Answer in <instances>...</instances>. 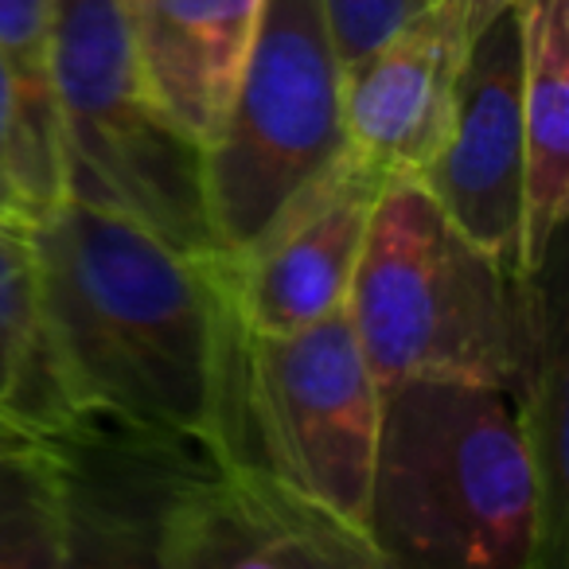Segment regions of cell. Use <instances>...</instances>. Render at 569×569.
I'll list each match as a JSON object with an SVG mask.
<instances>
[{
  "label": "cell",
  "instance_id": "11",
  "mask_svg": "<svg viewBox=\"0 0 569 569\" xmlns=\"http://www.w3.org/2000/svg\"><path fill=\"white\" fill-rule=\"evenodd\" d=\"M157 106L207 149L234 98L261 0H118Z\"/></svg>",
  "mask_w": 569,
  "mask_h": 569
},
{
  "label": "cell",
  "instance_id": "2",
  "mask_svg": "<svg viewBox=\"0 0 569 569\" xmlns=\"http://www.w3.org/2000/svg\"><path fill=\"white\" fill-rule=\"evenodd\" d=\"M367 538L382 566H542L558 530L519 390L437 375L382 387Z\"/></svg>",
  "mask_w": 569,
  "mask_h": 569
},
{
  "label": "cell",
  "instance_id": "3",
  "mask_svg": "<svg viewBox=\"0 0 569 569\" xmlns=\"http://www.w3.org/2000/svg\"><path fill=\"white\" fill-rule=\"evenodd\" d=\"M527 284L460 234L418 176H398L371 207L343 309L379 390L426 375L522 390L538 332Z\"/></svg>",
  "mask_w": 569,
  "mask_h": 569
},
{
  "label": "cell",
  "instance_id": "9",
  "mask_svg": "<svg viewBox=\"0 0 569 569\" xmlns=\"http://www.w3.org/2000/svg\"><path fill=\"white\" fill-rule=\"evenodd\" d=\"M483 253L519 269L522 219V20L519 4L472 32L445 149L418 176Z\"/></svg>",
  "mask_w": 569,
  "mask_h": 569
},
{
  "label": "cell",
  "instance_id": "15",
  "mask_svg": "<svg viewBox=\"0 0 569 569\" xmlns=\"http://www.w3.org/2000/svg\"><path fill=\"white\" fill-rule=\"evenodd\" d=\"M433 0H325L328 28H332L336 51L343 71L367 59L398 24L421 12Z\"/></svg>",
  "mask_w": 569,
  "mask_h": 569
},
{
  "label": "cell",
  "instance_id": "7",
  "mask_svg": "<svg viewBox=\"0 0 569 569\" xmlns=\"http://www.w3.org/2000/svg\"><path fill=\"white\" fill-rule=\"evenodd\" d=\"M382 183L343 149L242 250L219 258L222 293L242 332L289 336L343 309Z\"/></svg>",
  "mask_w": 569,
  "mask_h": 569
},
{
  "label": "cell",
  "instance_id": "13",
  "mask_svg": "<svg viewBox=\"0 0 569 569\" xmlns=\"http://www.w3.org/2000/svg\"><path fill=\"white\" fill-rule=\"evenodd\" d=\"M0 71L12 98L17 214L43 219L67 199L56 87V0H0Z\"/></svg>",
  "mask_w": 569,
  "mask_h": 569
},
{
  "label": "cell",
  "instance_id": "5",
  "mask_svg": "<svg viewBox=\"0 0 569 569\" xmlns=\"http://www.w3.org/2000/svg\"><path fill=\"white\" fill-rule=\"evenodd\" d=\"M340 152L343 63L325 0H261L234 98L203 149L207 219L222 258Z\"/></svg>",
  "mask_w": 569,
  "mask_h": 569
},
{
  "label": "cell",
  "instance_id": "10",
  "mask_svg": "<svg viewBox=\"0 0 569 569\" xmlns=\"http://www.w3.org/2000/svg\"><path fill=\"white\" fill-rule=\"evenodd\" d=\"M476 28L433 0L343 71V149L382 180L421 176L445 149L457 79Z\"/></svg>",
  "mask_w": 569,
  "mask_h": 569
},
{
  "label": "cell",
  "instance_id": "12",
  "mask_svg": "<svg viewBox=\"0 0 569 569\" xmlns=\"http://www.w3.org/2000/svg\"><path fill=\"white\" fill-rule=\"evenodd\" d=\"M522 219L519 273L550 261L569 207V0H522Z\"/></svg>",
  "mask_w": 569,
  "mask_h": 569
},
{
  "label": "cell",
  "instance_id": "17",
  "mask_svg": "<svg viewBox=\"0 0 569 569\" xmlns=\"http://www.w3.org/2000/svg\"><path fill=\"white\" fill-rule=\"evenodd\" d=\"M452 4L465 12L468 24L480 28L483 20H491L496 12H503V9H515V4H522V0H452Z\"/></svg>",
  "mask_w": 569,
  "mask_h": 569
},
{
  "label": "cell",
  "instance_id": "16",
  "mask_svg": "<svg viewBox=\"0 0 569 569\" xmlns=\"http://www.w3.org/2000/svg\"><path fill=\"white\" fill-rule=\"evenodd\" d=\"M0 214H17V188H12V98L4 71H0Z\"/></svg>",
  "mask_w": 569,
  "mask_h": 569
},
{
  "label": "cell",
  "instance_id": "6",
  "mask_svg": "<svg viewBox=\"0 0 569 569\" xmlns=\"http://www.w3.org/2000/svg\"><path fill=\"white\" fill-rule=\"evenodd\" d=\"M238 426L246 457L367 538L379 382L348 309L289 336H238Z\"/></svg>",
  "mask_w": 569,
  "mask_h": 569
},
{
  "label": "cell",
  "instance_id": "14",
  "mask_svg": "<svg viewBox=\"0 0 569 569\" xmlns=\"http://www.w3.org/2000/svg\"><path fill=\"white\" fill-rule=\"evenodd\" d=\"M71 426L43 356L32 222L0 214V457L51 449Z\"/></svg>",
  "mask_w": 569,
  "mask_h": 569
},
{
  "label": "cell",
  "instance_id": "1",
  "mask_svg": "<svg viewBox=\"0 0 569 569\" xmlns=\"http://www.w3.org/2000/svg\"><path fill=\"white\" fill-rule=\"evenodd\" d=\"M40 332L74 421L246 457L238 328L219 258H191L102 207L63 199L32 222Z\"/></svg>",
  "mask_w": 569,
  "mask_h": 569
},
{
  "label": "cell",
  "instance_id": "4",
  "mask_svg": "<svg viewBox=\"0 0 569 569\" xmlns=\"http://www.w3.org/2000/svg\"><path fill=\"white\" fill-rule=\"evenodd\" d=\"M56 87L67 199L121 214L191 258H222L203 149L149 94L118 0H56Z\"/></svg>",
  "mask_w": 569,
  "mask_h": 569
},
{
  "label": "cell",
  "instance_id": "8",
  "mask_svg": "<svg viewBox=\"0 0 569 569\" xmlns=\"http://www.w3.org/2000/svg\"><path fill=\"white\" fill-rule=\"evenodd\" d=\"M168 569H379L359 530L284 488L253 457L207 460L176 496L157 542Z\"/></svg>",
  "mask_w": 569,
  "mask_h": 569
}]
</instances>
